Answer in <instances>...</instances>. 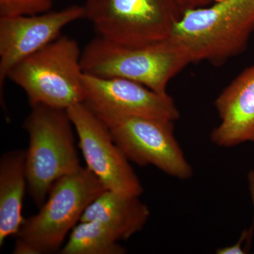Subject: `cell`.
<instances>
[{
	"label": "cell",
	"mask_w": 254,
	"mask_h": 254,
	"mask_svg": "<svg viewBox=\"0 0 254 254\" xmlns=\"http://www.w3.org/2000/svg\"><path fill=\"white\" fill-rule=\"evenodd\" d=\"M81 53L77 42L61 36L16 64L7 78L22 88L31 107L67 110L85 101Z\"/></svg>",
	"instance_id": "4"
},
{
	"label": "cell",
	"mask_w": 254,
	"mask_h": 254,
	"mask_svg": "<svg viewBox=\"0 0 254 254\" xmlns=\"http://www.w3.org/2000/svg\"><path fill=\"white\" fill-rule=\"evenodd\" d=\"M138 196L105 190L87 207L80 221H97L108 227L119 240H126L141 231L150 217Z\"/></svg>",
	"instance_id": "12"
},
{
	"label": "cell",
	"mask_w": 254,
	"mask_h": 254,
	"mask_svg": "<svg viewBox=\"0 0 254 254\" xmlns=\"http://www.w3.org/2000/svg\"><path fill=\"white\" fill-rule=\"evenodd\" d=\"M98 116L128 160L141 167L153 165L179 180L193 176V168L175 137V122L145 117Z\"/></svg>",
	"instance_id": "7"
},
{
	"label": "cell",
	"mask_w": 254,
	"mask_h": 254,
	"mask_svg": "<svg viewBox=\"0 0 254 254\" xmlns=\"http://www.w3.org/2000/svg\"><path fill=\"white\" fill-rule=\"evenodd\" d=\"M108 227L97 221H80L71 230L62 254H124L127 251Z\"/></svg>",
	"instance_id": "14"
},
{
	"label": "cell",
	"mask_w": 254,
	"mask_h": 254,
	"mask_svg": "<svg viewBox=\"0 0 254 254\" xmlns=\"http://www.w3.org/2000/svg\"><path fill=\"white\" fill-rule=\"evenodd\" d=\"M26 152H6L0 160V247L16 236L22 225L23 198L28 186Z\"/></svg>",
	"instance_id": "13"
},
{
	"label": "cell",
	"mask_w": 254,
	"mask_h": 254,
	"mask_svg": "<svg viewBox=\"0 0 254 254\" xmlns=\"http://www.w3.org/2000/svg\"><path fill=\"white\" fill-rule=\"evenodd\" d=\"M85 18L100 37L123 46L168 41L185 11L177 0H84Z\"/></svg>",
	"instance_id": "6"
},
{
	"label": "cell",
	"mask_w": 254,
	"mask_h": 254,
	"mask_svg": "<svg viewBox=\"0 0 254 254\" xmlns=\"http://www.w3.org/2000/svg\"><path fill=\"white\" fill-rule=\"evenodd\" d=\"M107 189L88 168L55 182L36 215L24 219L13 254H42L60 250L83 213Z\"/></svg>",
	"instance_id": "2"
},
{
	"label": "cell",
	"mask_w": 254,
	"mask_h": 254,
	"mask_svg": "<svg viewBox=\"0 0 254 254\" xmlns=\"http://www.w3.org/2000/svg\"><path fill=\"white\" fill-rule=\"evenodd\" d=\"M221 1V0H214V2H215V1Z\"/></svg>",
	"instance_id": "19"
},
{
	"label": "cell",
	"mask_w": 254,
	"mask_h": 254,
	"mask_svg": "<svg viewBox=\"0 0 254 254\" xmlns=\"http://www.w3.org/2000/svg\"><path fill=\"white\" fill-rule=\"evenodd\" d=\"M184 11L204 7L214 3V0H177Z\"/></svg>",
	"instance_id": "17"
},
{
	"label": "cell",
	"mask_w": 254,
	"mask_h": 254,
	"mask_svg": "<svg viewBox=\"0 0 254 254\" xmlns=\"http://www.w3.org/2000/svg\"><path fill=\"white\" fill-rule=\"evenodd\" d=\"M85 101L96 115L137 116L175 122L180 114L168 93H159L137 82L83 73Z\"/></svg>",
	"instance_id": "10"
},
{
	"label": "cell",
	"mask_w": 254,
	"mask_h": 254,
	"mask_svg": "<svg viewBox=\"0 0 254 254\" xmlns=\"http://www.w3.org/2000/svg\"><path fill=\"white\" fill-rule=\"evenodd\" d=\"M31 108L23 125L29 136L26 150L28 190L41 208L55 182L81 166L67 110L43 105Z\"/></svg>",
	"instance_id": "3"
},
{
	"label": "cell",
	"mask_w": 254,
	"mask_h": 254,
	"mask_svg": "<svg viewBox=\"0 0 254 254\" xmlns=\"http://www.w3.org/2000/svg\"><path fill=\"white\" fill-rule=\"evenodd\" d=\"M248 183L250 187L251 197H252V203L254 205V220L253 225H254V170H251L248 174Z\"/></svg>",
	"instance_id": "18"
},
{
	"label": "cell",
	"mask_w": 254,
	"mask_h": 254,
	"mask_svg": "<svg viewBox=\"0 0 254 254\" xmlns=\"http://www.w3.org/2000/svg\"><path fill=\"white\" fill-rule=\"evenodd\" d=\"M66 110L87 168L107 190L139 197L143 192L141 182L104 122L84 102Z\"/></svg>",
	"instance_id": "8"
},
{
	"label": "cell",
	"mask_w": 254,
	"mask_h": 254,
	"mask_svg": "<svg viewBox=\"0 0 254 254\" xmlns=\"http://www.w3.org/2000/svg\"><path fill=\"white\" fill-rule=\"evenodd\" d=\"M220 123L210 133L213 144L231 148L254 143V64L241 72L215 101Z\"/></svg>",
	"instance_id": "11"
},
{
	"label": "cell",
	"mask_w": 254,
	"mask_h": 254,
	"mask_svg": "<svg viewBox=\"0 0 254 254\" xmlns=\"http://www.w3.org/2000/svg\"><path fill=\"white\" fill-rule=\"evenodd\" d=\"M254 32V0H221L185 11L168 41L190 63L220 66L247 48Z\"/></svg>",
	"instance_id": "1"
},
{
	"label": "cell",
	"mask_w": 254,
	"mask_h": 254,
	"mask_svg": "<svg viewBox=\"0 0 254 254\" xmlns=\"http://www.w3.org/2000/svg\"><path fill=\"white\" fill-rule=\"evenodd\" d=\"M85 18L83 5L41 14L0 16V93L16 64L61 36L64 28Z\"/></svg>",
	"instance_id": "9"
},
{
	"label": "cell",
	"mask_w": 254,
	"mask_h": 254,
	"mask_svg": "<svg viewBox=\"0 0 254 254\" xmlns=\"http://www.w3.org/2000/svg\"><path fill=\"white\" fill-rule=\"evenodd\" d=\"M55 0H0V16L41 14L51 10Z\"/></svg>",
	"instance_id": "15"
},
{
	"label": "cell",
	"mask_w": 254,
	"mask_h": 254,
	"mask_svg": "<svg viewBox=\"0 0 254 254\" xmlns=\"http://www.w3.org/2000/svg\"><path fill=\"white\" fill-rule=\"evenodd\" d=\"M254 225L249 230H245L236 244L222 247L216 251L217 254H245L249 253L250 243L254 235Z\"/></svg>",
	"instance_id": "16"
},
{
	"label": "cell",
	"mask_w": 254,
	"mask_h": 254,
	"mask_svg": "<svg viewBox=\"0 0 254 254\" xmlns=\"http://www.w3.org/2000/svg\"><path fill=\"white\" fill-rule=\"evenodd\" d=\"M190 62L170 41L153 46L130 47L102 37L90 42L81 53L83 73L103 78H122L141 83L159 93Z\"/></svg>",
	"instance_id": "5"
}]
</instances>
